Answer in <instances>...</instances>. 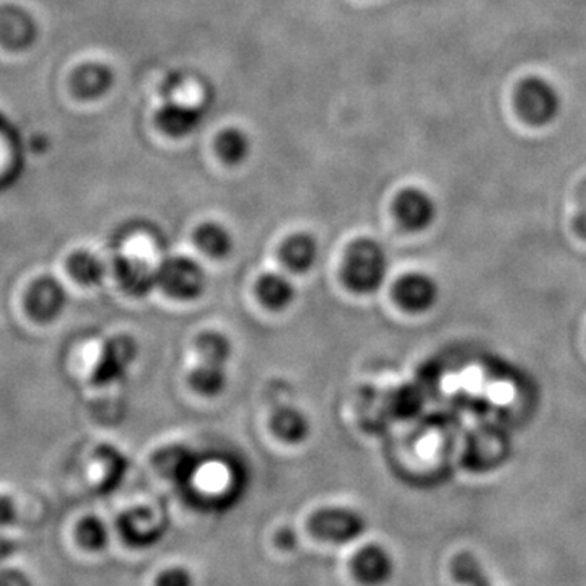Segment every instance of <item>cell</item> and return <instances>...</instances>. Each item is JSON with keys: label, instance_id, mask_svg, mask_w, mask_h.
Segmentation results:
<instances>
[{"label": "cell", "instance_id": "cell-5", "mask_svg": "<svg viewBox=\"0 0 586 586\" xmlns=\"http://www.w3.org/2000/svg\"><path fill=\"white\" fill-rule=\"evenodd\" d=\"M138 346L130 336H116L103 346L93 380L110 384L123 380L137 359Z\"/></svg>", "mask_w": 586, "mask_h": 586}, {"label": "cell", "instance_id": "cell-8", "mask_svg": "<svg viewBox=\"0 0 586 586\" xmlns=\"http://www.w3.org/2000/svg\"><path fill=\"white\" fill-rule=\"evenodd\" d=\"M116 279L131 297H145L158 287V266L138 255H123L116 259Z\"/></svg>", "mask_w": 586, "mask_h": 586}, {"label": "cell", "instance_id": "cell-23", "mask_svg": "<svg viewBox=\"0 0 586 586\" xmlns=\"http://www.w3.org/2000/svg\"><path fill=\"white\" fill-rule=\"evenodd\" d=\"M17 551H19V546H17L16 541L0 536V565L9 561L10 557L16 556Z\"/></svg>", "mask_w": 586, "mask_h": 586}, {"label": "cell", "instance_id": "cell-18", "mask_svg": "<svg viewBox=\"0 0 586 586\" xmlns=\"http://www.w3.org/2000/svg\"><path fill=\"white\" fill-rule=\"evenodd\" d=\"M72 270H74V276L85 284L100 282L103 274H105L102 263L95 256L86 255V253H82V255H78L72 259Z\"/></svg>", "mask_w": 586, "mask_h": 586}, {"label": "cell", "instance_id": "cell-19", "mask_svg": "<svg viewBox=\"0 0 586 586\" xmlns=\"http://www.w3.org/2000/svg\"><path fill=\"white\" fill-rule=\"evenodd\" d=\"M218 148H220L222 157H224L225 161L237 163L240 162L243 155H245L246 144H243L240 134L228 133L222 135Z\"/></svg>", "mask_w": 586, "mask_h": 586}, {"label": "cell", "instance_id": "cell-3", "mask_svg": "<svg viewBox=\"0 0 586 586\" xmlns=\"http://www.w3.org/2000/svg\"><path fill=\"white\" fill-rule=\"evenodd\" d=\"M158 287L176 300H196L206 290V273L194 259L173 256L158 265Z\"/></svg>", "mask_w": 586, "mask_h": 586}, {"label": "cell", "instance_id": "cell-20", "mask_svg": "<svg viewBox=\"0 0 586 586\" xmlns=\"http://www.w3.org/2000/svg\"><path fill=\"white\" fill-rule=\"evenodd\" d=\"M155 586H194V577L185 567H173L163 572Z\"/></svg>", "mask_w": 586, "mask_h": 586}, {"label": "cell", "instance_id": "cell-11", "mask_svg": "<svg viewBox=\"0 0 586 586\" xmlns=\"http://www.w3.org/2000/svg\"><path fill=\"white\" fill-rule=\"evenodd\" d=\"M256 294L266 308L273 311L287 310L295 301V287L282 274H265L256 284Z\"/></svg>", "mask_w": 586, "mask_h": 586}, {"label": "cell", "instance_id": "cell-9", "mask_svg": "<svg viewBox=\"0 0 586 586\" xmlns=\"http://www.w3.org/2000/svg\"><path fill=\"white\" fill-rule=\"evenodd\" d=\"M397 564L390 551L369 544L353 559V574L367 586H383L393 578Z\"/></svg>", "mask_w": 586, "mask_h": 586}, {"label": "cell", "instance_id": "cell-6", "mask_svg": "<svg viewBox=\"0 0 586 586\" xmlns=\"http://www.w3.org/2000/svg\"><path fill=\"white\" fill-rule=\"evenodd\" d=\"M394 298L408 313H426L439 301L440 286L426 274L411 273L398 280L394 286Z\"/></svg>", "mask_w": 586, "mask_h": 586}, {"label": "cell", "instance_id": "cell-25", "mask_svg": "<svg viewBox=\"0 0 586 586\" xmlns=\"http://www.w3.org/2000/svg\"><path fill=\"white\" fill-rule=\"evenodd\" d=\"M481 586H492L491 582H487V584L481 585Z\"/></svg>", "mask_w": 586, "mask_h": 586}, {"label": "cell", "instance_id": "cell-22", "mask_svg": "<svg viewBox=\"0 0 586 586\" xmlns=\"http://www.w3.org/2000/svg\"><path fill=\"white\" fill-rule=\"evenodd\" d=\"M575 228H577V234L586 240V182L582 183V186L578 187Z\"/></svg>", "mask_w": 586, "mask_h": 586}, {"label": "cell", "instance_id": "cell-17", "mask_svg": "<svg viewBox=\"0 0 586 586\" xmlns=\"http://www.w3.org/2000/svg\"><path fill=\"white\" fill-rule=\"evenodd\" d=\"M453 575L464 586H481L491 582L485 575L481 562L476 557L471 556V554H463V556H458L454 559Z\"/></svg>", "mask_w": 586, "mask_h": 586}, {"label": "cell", "instance_id": "cell-7", "mask_svg": "<svg viewBox=\"0 0 586 586\" xmlns=\"http://www.w3.org/2000/svg\"><path fill=\"white\" fill-rule=\"evenodd\" d=\"M394 213L402 227L409 232H424L432 227L439 209L429 193L418 187H408L398 196Z\"/></svg>", "mask_w": 586, "mask_h": 586}, {"label": "cell", "instance_id": "cell-10", "mask_svg": "<svg viewBox=\"0 0 586 586\" xmlns=\"http://www.w3.org/2000/svg\"><path fill=\"white\" fill-rule=\"evenodd\" d=\"M318 253L320 249H318V243L313 237L307 234H297L284 241L282 248H280V258L290 270L304 274L317 265Z\"/></svg>", "mask_w": 586, "mask_h": 586}, {"label": "cell", "instance_id": "cell-2", "mask_svg": "<svg viewBox=\"0 0 586 586\" xmlns=\"http://www.w3.org/2000/svg\"><path fill=\"white\" fill-rule=\"evenodd\" d=\"M515 103L523 121L536 127L554 123L562 110L559 90L541 78H528L520 83L515 93Z\"/></svg>", "mask_w": 586, "mask_h": 586}, {"label": "cell", "instance_id": "cell-15", "mask_svg": "<svg viewBox=\"0 0 586 586\" xmlns=\"http://www.w3.org/2000/svg\"><path fill=\"white\" fill-rule=\"evenodd\" d=\"M197 362L227 367L232 357V345L227 336L217 331H207L196 339Z\"/></svg>", "mask_w": 586, "mask_h": 586}, {"label": "cell", "instance_id": "cell-4", "mask_svg": "<svg viewBox=\"0 0 586 586\" xmlns=\"http://www.w3.org/2000/svg\"><path fill=\"white\" fill-rule=\"evenodd\" d=\"M310 530L329 543L347 544L367 532V520L352 508H325L311 516Z\"/></svg>", "mask_w": 586, "mask_h": 586}, {"label": "cell", "instance_id": "cell-16", "mask_svg": "<svg viewBox=\"0 0 586 586\" xmlns=\"http://www.w3.org/2000/svg\"><path fill=\"white\" fill-rule=\"evenodd\" d=\"M78 541L83 549L100 553V551L106 549L107 543H110V532H107L102 520L96 518V516H89L79 523Z\"/></svg>", "mask_w": 586, "mask_h": 586}, {"label": "cell", "instance_id": "cell-14", "mask_svg": "<svg viewBox=\"0 0 586 586\" xmlns=\"http://www.w3.org/2000/svg\"><path fill=\"white\" fill-rule=\"evenodd\" d=\"M227 367L210 366V363L197 362L189 374V383L201 397H220L227 388Z\"/></svg>", "mask_w": 586, "mask_h": 586}, {"label": "cell", "instance_id": "cell-13", "mask_svg": "<svg viewBox=\"0 0 586 586\" xmlns=\"http://www.w3.org/2000/svg\"><path fill=\"white\" fill-rule=\"evenodd\" d=\"M197 248L213 259H224L234 251V238L227 228L218 224H204L194 232Z\"/></svg>", "mask_w": 586, "mask_h": 586}, {"label": "cell", "instance_id": "cell-12", "mask_svg": "<svg viewBox=\"0 0 586 586\" xmlns=\"http://www.w3.org/2000/svg\"><path fill=\"white\" fill-rule=\"evenodd\" d=\"M273 432L290 445L304 442L310 435V421L295 408H280L270 419Z\"/></svg>", "mask_w": 586, "mask_h": 586}, {"label": "cell", "instance_id": "cell-24", "mask_svg": "<svg viewBox=\"0 0 586 586\" xmlns=\"http://www.w3.org/2000/svg\"><path fill=\"white\" fill-rule=\"evenodd\" d=\"M13 506L7 501H0V528L13 522Z\"/></svg>", "mask_w": 586, "mask_h": 586}, {"label": "cell", "instance_id": "cell-1", "mask_svg": "<svg viewBox=\"0 0 586 586\" xmlns=\"http://www.w3.org/2000/svg\"><path fill=\"white\" fill-rule=\"evenodd\" d=\"M390 261L380 243L362 238L353 241L346 253L342 277L352 292L370 295L378 292L387 280Z\"/></svg>", "mask_w": 586, "mask_h": 586}, {"label": "cell", "instance_id": "cell-21", "mask_svg": "<svg viewBox=\"0 0 586 586\" xmlns=\"http://www.w3.org/2000/svg\"><path fill=\"white\" fill-rule=\"evenodd\" d=\"M0 586H33V582L20 568L0 567Z\"/></svg>", "mask_w": 586, "mask_h": 586}]
</instances>
